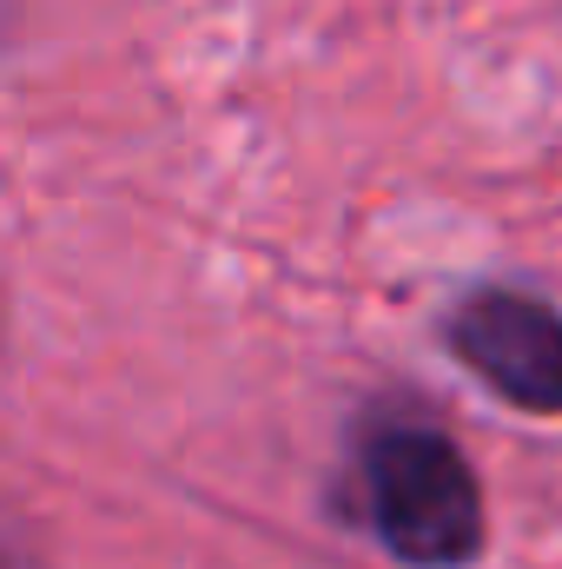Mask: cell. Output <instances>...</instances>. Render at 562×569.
I'll return each instance as SVG.
<instances>
[{
	"label": "cell",
	"instance_id": "cell-1",
	"mask_svg": "<svg viewBox=\"0 0 562 569\" xmlns=\"http://www.w3.org/2000/svg\"><path fill=\"white\" fill-rule=\"evenodd\" d=\"M358 523L418 569H463L483 557V490L436 425H378L351 463Z\"/></svg>",
	"mask_w": 562,
	"mask_h": 569
},
{
	"label": "cell",
	"instance_id": "cell-2",
	"mask_svg": "<svg viewBox=\"0 0 562 569\" xmlns=\"http://www.w3.org/2000/svg\"><path fill=\"white\" fill-rule=\"evenodd\" d=\"M443 345L463 371H476L503 405L562 418V311L530 298V291H470Z\"/></svg>",
	"mask_w": 562,
	"mask_h": 569
}]
</instances>
